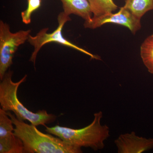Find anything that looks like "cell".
<instances>
[{
  "label": "cell",
  "instance_id": "12",
  "mask_svg": "<svg viewBox=\"0 0 153 153\" xmlns=\"http://www.w3.org/2000/svg\"><path fill=\"white\" fill-rule=\"evenodd\" d=\"M140 56L148 71L153 74V34L143 42L140 47Z\"/></svg>",
  "mask_w": 153,
  "mask_h": 153
},
{
  "label": "cell",
  "instance_id": "4",
  "mask_svg": "<svg viewBox=\"0 0 153 153\" xmlns=\"http://www.w3.org/2000/svg\"><path fill=\"white\" fill-rule=\"evenodd\" d=\"M70 20L71 19L69 16L66 15L63 12H61L57 17L58 27L52 33H47L49 29L47 28H44L40 30L36 36H32L30 35L28 38V42L34 47V50L31 55L30 61L33 62L34 65L36 63L37 55L41 48L45 44L52 42L58 43L63 46L70 47L79 51L83 54L88 55L90 57L91 59L97 60H100L101 59L98 55H93L85 49L80 48L75 44H73L63 37L62 33L63 27L66 22H69Z\"/></svg>",
  "mask_w": 153,
  "mask_h": 153
},
{
  "label": "cell",
  "instance_id": "7",
  "mask_svg": "<svg viewBox=\"0 0 153 153\" xmlns=\"http://www.w3.org/2000/svg\"><path fill=\"white\" fill-rule=\"evenodd\" d=\"M114 143L118 153H141L153 149V138L140 137L134 131L122 134Z\"/></svg>",
  "mask_w": 153,
  "mask_h": 153
},
{
  "label": "cell",
  "instance_id": "5",
  "mask_svg": "<svg viewBox=\"0 0 153 153\" xmlns=\"http://www.w3.org/2000/svg\"><path fill=\"white\" fill-rule=\"evenodd\" d=\"M31 30L13 33L9 25L0 22V79L4 78L7 70L13 64L14 54L19 47L28 41Z\"/></svg>",
  "mask_w": 153,
  "mask_h": 153
},
{
  "label": "cell",
  "instance_id": "6",
  "mask_svg": "<svg viewBox=\"0 0 153 153\" xmlns=\"http://www.w3.org/2000/svg\"><path fill=\"white\" fill-rule=\"evenodd\" d=\"M140 20L130 11L122 7L117 13H108L100 16L92 18L90 21H85L84 27L95 29L107 23L115 24L128 28L134 35L141 28Z\"/></svg>",
  "mask_w": 153,
  "mask_h": 153
},
{
  "label": "cell",
  "instance_id": "3",
  "mask_svg": "<svg viewBox=\"0 0 153 153\" xmlns=\"http://www.w3.org/2000/svg\"><path fill=\"white\" fill-rule=\"evenodd\" d=\"M13 71L7 72L0 83V105L1 108L6 111H13L17 118L20 120H27L35 126H46L47 124L54 122L56 120L55 115L48 114L47 111L39 110L34 113L27 109L19 101L17 92L19 86L27 79L25 75L17 82L12 80Z\"/></svg>",
  "mask_w": 153,
  "mask_h": 153
},
{
  "label": "cell",
  "instance_id": "13",
  "mask_svg": "<svg viewBox=\"0 0 153 153\" xmlns=\"http://www.w3.org/2000/svg\"><path fill=\"white\" fill-rule=\"evenodd\" d=\"M13 125V121L7 111L0 108V139L10 136L14 134Z\"/></svg>",
  "mask_w": 153,
  "mask_h": 153
},
{
  "label": "cell",
  "instance_id": "2",
  "mask_svg": "<svg viewBox=\"0 0 153 153\" xmlns=\"http://www.w3.org/2000/svg\"><path fill=\"white\" fill-rule=\"evenodd\" d=\"M102 111L94 114L93 121L83 128L73 129L57 125L49 127L45 126V131L58 137L68 145L82 148H89L94 151L104 149V142L110 136L109 128L101 123Z\"/></svg>",
  "mask_w": 153,
  "mask_h": 153
},
{
  "label": "cell",
  "instance_id": "9",
  "mask_svg": "<svg viewBox=\"0 0 153 153\" xmlns=\"http://www.w3.org/2000/svg\"><path fill=\"white\" fill-rule=\"evenodd\" d=\"M123 7L141 19L147 12L153 10V0H126Z\"/></svg>",
  "mask_w": 153,
  "mask_h": 153
},
{
  "label": "cell",
  "instance_id": "10",
  "mask_svg": "<svg viewBox=\"0 0 153 153\" xmlns=\"http://www.w3.org/2000/svg\"><path fill=\"white\" fill-rule=\"evenodd\" d=\"M0 153H25L23 142L14 133L10 136L0 139Z\"/></svg>",
  "mask_w": 153,
  "mask_h": 153
},
{
  "label": "cell",
  "instance_id": "1",
  "mask_svg": "<svg viewBox=\"0 0 153 153\" xmlns=\"http://www.w3.org/2000/svg\"><path fill=\"white\" fill-rule=\"evenodd\" d=\"M14 126V133L22 142L26 153H81V148L68 145L58 137L43 133L36 126L18 119L10 111H7Z\"/></svg>",
  "mask_w": 153,
  "mask_h": 153
},
{
  "label": "cell",
  "instance_id": "11",
  "mask_svg": "<svg viewBox=\"0 0 153 153\" xmlns=\"http://www.w3.org/2000/svg\"><path fill=\"white\" fill-rule=\"evenodd\" d=\"M90 4L93 18H96L108 13H113L118 7L113 0H88Z\"/></svg>",
  "mask_w": 153,
  "mask_h": 153
},
{
  "label": "cell",
  "instance_id": "14",
  "mask_svg": "<svg viewBox=\"0 0 153 153\" xmlns=\"http://www.w3.org/2000/svg\"><path fill=\"white\" fill-rule=\"evenodd\" d=\"M42 0H27V7L21 13L22 22L26 25L31 22V16L35 11L41 7Z\"/></svg>",
  "mask_w": 153,
  "mask_h": 153
},
{
  "label": "cell",
  "instance_id": "8",
  "mask_svg": "<svg viewBox=\"0 0 153 153\" xmlns=\"http://www.w3.org/2000/svg\"><path fill=\"white\" fill-rule=\"evenodd\" d=\"M63 12L69 16L71 14L81 17L85 21L92 19V14L88 0H60Z\"/></svg>",
  "mask_w": 153,
  "mask_h": 153
}]
</instances>
